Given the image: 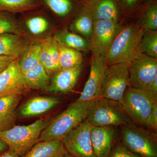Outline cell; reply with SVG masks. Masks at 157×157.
I'll use <instances>...</instances> for the list:
<instances>
[{
  "label": "cell",
  "mask_w": 157,
  "mask_h": 157,
  "mask_svg": "<svg viewBox=\"0 0 157 157\" xmlns=\"http://www.w3.org/2000/svg\"><path fill=\"white\" fill-rule=\"evenodd\" d=\"M144 31L137 24L122 27L105 57L108 66L118 63L129 64L143 53L141 43Z\"/></svg>",
  "instance_id": "obj_1"
},
{
  "label": "cell",
  "mask_w": 157,
  "mask_h": 157,
  "mask_svg": "<svg viewBox=\"0 0 157 157\" xmlns=\"http://www.w3.org/2000/svg\"><path fill=\"white\" fill-rule=\"evenodd\" d=\"M89 102L76 101L51 121L42 131L39 141L63 140L69 132L87 119Z\"/></svg>",
  "instance_id": "obj_2"
},
{
  "label": "cell",
  "mask_w": 157,
  "mask_h": 157,
  "mask_svg": "<svg viewBox=\"0 0 157 157\" xmlns=\"http://www.w3.org/2000/svg\"><path fill=\"white\" fill-rule=\"evenodd\" d=\"M50 121V120L39 119L27 125L14 126L9 130L0 132V140L22 157L39 142L42 131Z\"/></svg>",
  "instance_id": "obj_3"
},
{
  "label": "cell",
  "mask_w": 157,
  "mask_h": 157,
  "mask_svg": "<svg viewBox=\"0 0 157 157\" xmlns=\"http://www.w3.org/2000/svg\"><path fill=\"white\" fill-rule=\"evenodd\" d=\"M89 104L86 120L93 127L123 126L133 123L119 101L101 97Z\"/></svg>",
  "instance_id": "obj_4"
},
{
  "label": "cell",
  "mask_w": 157,
  "mask_h": 157,
  "mask_svg": "<svg viewBox=\"0 0 157 157\" xmlns=\"http://www.w3.org/2000/svg\"><path fill=\"white\" fill-rule=\"evenodd\" d=\"M120 102L133 123L144 127L155 104L157 103L145 91L130 86Z\"/></svg>",
  "instance_id": "obj_5"
},
{
  "label": "cell",
  "mask_w": 157,
  "mask_h": 157,
  "mask_svg": "<svg viewBox=\"0 0 157 157\" xmlns=\"http://www.w3.org/2000/svg\"><path fill=\"white\" fill-rule=\"evenodd\" d=\"M122 127V142L127 148L142 157H157L155 134L134 123Z\"/></svg>",
  "instance_id": "obj_6"
},
{
  "label": "cell",
  "mask_w": 157,
  "mask_h": 157,
  "mask_svg": "<svg viewBox=\"0 0 157 157\" xmlns=\"http://www.w3.org/2000/svg\"><path fill=\"white\" fill-rule=\"evenodd\" d=\"M129 86L128 64L118 63L108 66L103 78L101 97L120 102Z\"/></svg>",
  "instance_id": "obj_7"
},
{
  "label": "cell",
  "mask_w": 157,
  "mask_h": 157,
  "mask_svg": "<svg viewBox=\"0 0 157 157\" xmlns=\"http://www.w3.org/2000/svg\"><path fill=\"white\" fill-rule=\"evenodd\" d=\"M122 27L121 22L110 20L94 21L92 35L90 40L92 56L105 57Z\"/></svg>",
  "instance_id": "obj_8"
},
{
  "label": "cell",
  "mask_w": 157,
  "mask_h": 157,
  "mask_svg": "<svg viewBox=\"0 0 157 157\" xmlns=\"http://www.w3.org/2000/svg\"><path fill=\"white\" fill-rule=\"evenodd\" d=\"M129 86L145 90L157 77V59L140 54L129 64Z\"/></svg>",
  "instance_id": "obj_9"
},
{
  "label": "cell",
  "mask_w": 157,
  "mask_h": 157,
  "mask_svg": "<svg viewBox=\"0 0 157 157\" xmlns=\"http://www.w3.org/2000/svg\"><path fill=\"white\" fill-rule=\"evenodd\" d=\"M92 127L86 119L69 132L62 140L66 150L75 157H96L91 140Z\"/></svg>",
  "instance_id": "obj_10"
},
{
  "label": "cell",
  "mask_w": 157,
  "mask_h": 157,
  "mask_svg": "<svg viewBox=\"0 0 157 157\" xmlns=\"http://www.w3.org/2000/svg\"><path fill=\"white\" fill-rule=\"evenodd\" d=\"M107 67L104 57L92 56L89 76L77 101L89 102L101 98L102 82Z\"/></svg>",
  "instance_id": "obj_11"
},
{
  "label": "cell",
  "mask_w": 157,
  "mask_h": 157,
  "mask_svg": "<svg viewBox=\"0 0 157 157\" xmlns=\"http://www.w3.org/2000/svg\"><path fill=\"white\" fill-rule=\"evenodd\" d=\"M18 58L13 61L0 73V98L11 95H22L28 89Z\"/></svg>",
  "instance_id": "obj_12"
},
{
  "label": "cell",
  "mask_w": 157,
  "mask_h": 157,
  "mask_svg": "<svg viewBox=\"0 0 157 157\" xmlns=\"http://www.w3.org/2000/svg\"><path fill=\"white\" fill-rule=\"evenodd\" d=\"M79 5L90 13L94 21L110 20L121 22L124 16L117 0H81Z\"/></svg>",
  "instance_id": "obj_13"
},
{
  "label": "cell",
  "mask_w": 157,
  "mask_h": 157,
  "mask_svg": "<svg viewBox=\"0 0 157 157\" xmlns=\"http://www.w3.org/2000/svg\"><path fill=\"white\" fill-rule=\"evenodd\" d=\"M82 65L67 69H61L54 74L46 92L66 94L75 87L82 71Z\"/></svg>",
  "instance_id": "obj_14"
},
{
  "label": "cell",
  "mask_w": 157,
  "mask_h": 157,
  "mask_svg": "<svg viewBox=\"0 0 157 157\" xmlns=\"http://www.w3.org/2000/svg\"><path fill=\"white\" fill-rule=\"evenodd\" d=\"M115 136L114 126H93L91 140L96 157H109L115 144Z\"/></svg>",
  "instance_id": "obj_15"
},
{
  "label": "cell",
  "mask_w": 157,
  "mask_h": 157,
  "mask_svg": "<svg viewBox=\"0 0 157 157\" xmlns=\"http://www.w3.org/2000/svg\"><path fill=\"white\" fill-rule=\"evenodd\" d=\"M59 99L54 97L36 96L25 102L18 111L21 117H31L42 115L60 104Z\"/></svg>",
  "instance_id": "obj_16"
},
{
  "label": "cell",
  "mask_w": 157,
  "mask_h": 157,
  "mask_svg": "<svg viewBox=\"0 0 157 157\" xmlns=\"http://www.w3.org/2000/svg\"><path fill=\"white\" fill-rule=\"evenodd\" d=\"M22 99V95L14 94L0 98V132L15 126L16 109Z\"/></svg>",
  "instance_id": "obj_17"
},
{
  "label": "cell",
  "mask_w": 157,
  "mask_h": 157,
  "mask_svg": "<svg viewBox=\"0 0 157 157\" xmlns=\"http://www.w3.org/2000/svg\"><path fill=\"white\" fill-rule=\"evenodd\" d=\"M41 44L40 63L50 76L59 70V44L53 38L46 39Z\"/></svg>",
  "instance_id": "obj_18"
},
{
  "label": "cell",
  "mask_w": 157,
  "mask_h": 157,
  "mask_svg": "<svg viewBox=\"0 0 157 157\" xmlns=\"http://www.w3.org/2000/svg\"><path fill=\"white\" fill-rule=\"evenodd\" d=\"M28 45L27 42L21 35H0V56L19 58Z\"/></svg>",
  "instance_id": "obj_19"
},
{
  "label": "cell",
  "mask_w": 157,
  "mask_h": 157,
  "mask_svg": "<svg viewBox=\"0 0 157 157\" xmlns=\"http://www.w3.org/2000/svg\"><path fill=\"white\" fill-rule=\"evenodd\" d=\"M66 151L63 140L39 141L22 157H60Z\"/></svg>",
  "instance_id": "obj_20"
},
{
  "label": "cell",
  "mask_w": 157,
  "mask_h": 157,
  "mask_svg": "<svg viewBox=\"0 0 157 157\" xmlns=\"http://www.w3.org/2000/svg\"><path fill=\"white\" fill-rule=\"evenodd\" d=\"M53 38L59 45L79 52L90 51V45L89 40L66 29L57 31Z\"/></svg>",
  "instance_id": "obj_21"
},
{
  "label": "cell",
  "mask_w": 157,
  "mask_h": 157,
  "mask_svg": "<svg viewBox=\"0 0 157 157\" xmlns=\"http://www.w3.org/2000/svg\"><path fill=\"white\" fill-rule=\"evenodd\" d=\"M76 13L70 24V29L90 41L94 28V19L90 13L79 5Z\"/></svg>",
  "instance_id": "obj_22"
},
{
  "label": "cell",
  "mask_w": 157,
  "mask_h": 157,
  "mask_svg": "<svg viewBox=\"0 0 157 157\" xmlns=\"http://www.w3.org/2000/svg\"><path fill=\"white\" fill-rule=\"evenodd\" d=\"M137 24L144 30L157 29V1L140 5L137 9Z\"/></svg>",
  "instance_id": "obj_23"
},
{
  "label": "cell",
  "mask_w": 157,
  "mask_h": 157,
  "mask_svg": "<svg viewBox=\"0 0 157 157\" xmlns=\"http://www.w3.org/2000/svg\"><path fill=\"white\" fill-rule=\"evenodd\" d=\"M28 88L45 90L50 83V76L41 64L24 74Z\"/></svg>",
  "instance_id": "obj_24"
},
{
  "label": "cell",
  "mask_w": 157,
  "mask_h": 157,
  "mask_svg": "<svg viewBox=\"0 0 157 157\" xmlns=\"http://www.w3.org/2000/svg\"><path fill=\"white\" fill-rule=\"evenodd\" d=\"M41 43L29 45L19 57V64L23 73H27L40 64Z\"/></svg>",
  "instance_id": "obj_25"
},
{
  "label": "cell",
  "mask_w": 157,
  "mask_h": 157,
  "mask_svg": "<svg viewBox=\"0 0 157 157\" xmlns=\"http://www.w3.org/2000/svg\"><path fill=\"white\" fill-rule=\"evenodd\" d=\"M41 5L40 0H0V11L14 14L36 10Z\"/></svg>",
  "instance_id": "obj_26"
},
{
  "label": "cell",
  "mask_w": 157,
  "mask_h": 157,
  "mask_svg": "<svg viewBox=\"0 0 157 157\" xmlns=\"http://www.w3.org/2000/svg\"><path fill=\"white\" fill-rule=\"evenodd\" d=\"M52 13L60 17H66L76 11L79 2L75 0H40Z\"/></svg>",
  "instance_id": "obj_27"
},
{
  "label": "cell",
  "mask_w": 157,
  "mask_h": 157,
  "mask_svg": "<svg viewBox=\"0 0 157 157\" xmlns=\"http://www.w3.org/2000/svg\"><path fill=\"white\" fill-rule=\"evenodd\" d=\"M82 61L81 52L59 45V70L75 67L82 65Z\"/></svg>",
  "instance_id": "obj_28"
},
{
  "label": "cell",
  "mask_w": 157,
  "mask_h": 157,
  "mask_svg": "<svg viewBox=\"0 0 157 157\" xmlns=\"http://www.w3.org/2000/svg\"><path fill=\"white\" fill-rule=\"evenodd\" d=\"M143 53L157 59V31L144 30L141 43Z\"/></svg>",
  "instance_id": "obj_29"
},
{
  "label": "cell",
  "mask_w": 157,
  "mask_h": 157,
  "mask_svg": "<svg viewBox=\"0 0 157 157\" xmlns=\"http://www.w3.org/2000/svg\"><path fill=\"white\" fill-rule=\"evenodd\" d=\"M5 33L20 35L21 31L13 13L0 11V35Z\"/></svg>",
  "instance_id": "obj_30"
},
{
  "label": "cell",
  "mask_w": 157,
  "mask_h": 157,
  "mask_svg": "<svg viewBox=\"0 0 157 157\" xmlns=\"http://www.w3.org/2000/svg\"><path fill=\"white\" fill-rule=\"evenodd\" d=\"M25 23L29 32L34 35H42L49 28L48 20L41 14L30 16L26 20Z\"/></svg>",
  "instance_id": "obj_31"
},
{
  "label": "cell",
  "mask_w": 157,
  "mask_h": 157,
  "mask_svg": "<svg viewBox=\"0 0 157 157\" xmlns=\"http://www.w3.org/2000/svg\"><path fill=\"white\" fill-rule=\"evenodd\" d=\"M109 157H142L129 150L122 142L114 144Z\"/></svg>",
  "instance_id": "obj_32"
},
{
  "label": "cell",
  "mask_w": 157,
  "mask_h": 157,
  "mask_svg": "<svg viewBox=\"0 0 157 157\" xmlns=\"http://www.w3.org/2000/svg\"><path fill=\"white\" fill-rule=\"evenodd\" d=\"M124 15H131L137 12L140 6V0H117Z\"/></svg>",
  "instance_id": "obj_33"
},
{
  "label": "cell",
  "mask_w": 157,
  "mask_h": 157,
  "mask_svg": "<svg viewBox=\"0 0 157 157\" xmlns=\"http://www.w3.org/2000/svg\"><path fill=\"white\" fill-rule=\"evenodd\" d=\"M145 127L151 130L156 131L157 130V103L155 104L150 115L147 121Z\"/></svg>",
  "instance_id": "obj_34"
},
{
  "label": "cell",
  "mask_w": 157,
  "mask_h": 157,
  "mask_svg": "<svg viewBox=\"0 0 157 157\" xmlns=\"http://www.w3.org/2000/svg\"><path fill=\"white\" fill-rule=\"evenodd\" d=\"M144 91L148 94L153 101L157 103V77Z\"/></svg>",
  "instance_id": "obj_35"
},
{
  "label": "cell",
  "mask_w": 157,
  "mask_h": 157,
  "mask_svg": "<svg viewBox=\"0 0 157 157\" xmlns=\"http://www.w3.org/2000/svg\"><path fill=\"white\" fill-rule=\"evenodd\" d=\"M17 58H18L0 56V73L5 70L13 61Z\"/></svg>",
  "instance_id": "obj_36"
},
{
  "label": "cell",
  "mask_w": 157,
  "mask_h": 157,
  "mask_svg": "<svg viewBox=\"0 0 157 157\" xmlns=\"http://www.w3.org/2000/svg\"><path fill=\"white\" fill-rule=\"evenodd\" d=\"M0 157H21L14 151L9 149L0 154Z\"/></svg>",
  "instance_id": "obj_37"
},
{
  "label": "cell",
  "mask_w": 157,
  "mask_h": 157,
  "mask_svg": "<svg viewBox=\"0 0 157 157\" xmlns=\"http://www.w3.org/2000/svg\"><path fill=\"white\" fill-rule=\"evenodd\" d=\"M9 147L2 140H0V154L9 149Z\"/></svg>",
  "instance_id": "obj_38"
},
{
  "label": "cell",
  "mask_w": 157,
  "mask_h": 157,
  "mask_svg": "<svg viewBox=\"0 0 157 157\" xmlns=\"http://www.w3.org/2000/svg\"><path fill=\"white\" fill-rule=\"evenodd\" d=\"M60 157H75L73 156L72 155L70 154L69 152L66 151Z\"/></svg>",
  "instance_id": "obj_39"
},
{
  "label": "cell",
  "mask_w": 157,
  "mask_h": 157,
  "mask_svg": "<svg viewBox=\"0 0 157 157\" xmlns=\"http://www.w3.org/2000/svg\"><path fill=\"white\" fill-rule=\"evenodd\" d=\"M152 0H140V5L150 2Z\"/></svg>",
  "instance_id": "obj_40"
}]
</instances>
